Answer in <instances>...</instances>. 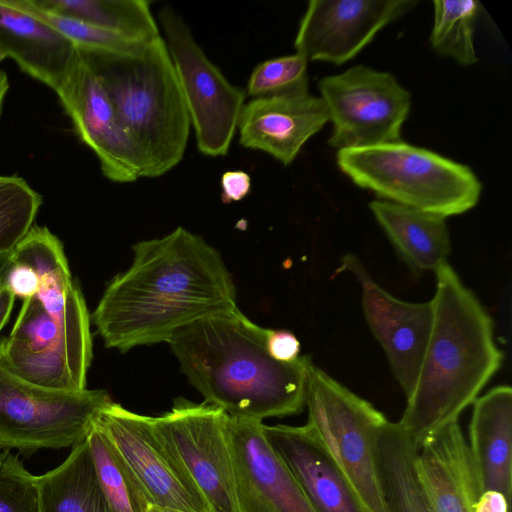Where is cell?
I'll return each mask as SVG.
<instances>
[{"label": "cell", "instance_id": "603a6c76", "mask_svg": "<svg viewBox=\"0 0 512 512\" xmlns=\"http://www.w3.org/2000/svg\"><path fill=\"white\" fill-rule=\"evenodd\" d=\"M38 480L41 512H112L99 487L86 438Z\"/></svg>", "mask_w": 512, "mask_h": 512}, {"label": "cell", "instance_id": "ac0fdd59", "mask_svg": "<svg viewBox=\"0 0 512 512\" xmlns=\"http://www.w3.org/2000/svg\"><path fill=\"white\" fill-rule=\"evenodd\" d=\"M415 468L432 512H475L479 488L458 421L416 447Z\"/></svg>", "mask_w": 512, "mask_h": 512}, {"label": "cell", "instance_id": "1f68e13d", "mask_svg": "<svg viewBox=\"0 0 512 512\" xmlns=\"http://www.w3.org/2000/svg\"><path fill=\"white\" fill-rule=\"evenodd\" d=\"M267 350L279 362H292L300 356V342L290 331L270 329Z\"/></svg>", "mask_w": 512, "mask_h": 512}, {"label": "cell", "instance_id": "5b68a950", "mask_svg": "<svg viewBox=\"0 0 512 512\" xmlns=\"http://www.w3.org/2000/svg\"><path fill=\"white\" fill-rule=\"evenodd\" d=\"M337 165L379 198L444 218L472 209L482 184L466 165L403 141L343 149Z\"/></svg>", "mask_w": 512, "mask_h": 512}, {"label": "cell", "instance_id": "4dcf8cb0", "mask_svg": "<svg viewBox=\"0 0 512 512\" xmlns=\"http://www.w3.org/2000/svg\"><path fill=\"white\" fill-rule=\"evenodd\" d=\"M6 286L14 296L27 299L37 294L40 281L35 270L27 263L12 258L4 280Z\"/></svg>", "mask_w": 512, "mask_h": 512}, {"label": "cell", "instance_id": "6da1fadb", "mask_svg": "<svg viewBox=\"0 0 512 512\" xmlns=\"http://www.w3.org/2000/svg\"><path fill=\"white\" fill-rule=\"evenodd\" d=\"M132 249V264L109 282L91 316L106 347L125 353L169 342L183 327L237 307L231 274L202 237L177 227Z\"/></svg>", "mask_w": 512, "mask_h": 512}, {"label": "cell", "instance_id": "30bf717a", "mask_svg": "<svg viewBox=\"0 0 512 512\" xmlns=\"http://www.w3.org/2000/svg\"><path fill=\"white\" fill-rule=\"evenodd\" d=\"M229 415L221 408L182 397L170 411L151 417L152 425L193 480L210 512H240Z\"/></svg>", "mask_w": 512, "mask_h": 512}, {"label": "cell", "instance_id": "4316f807", "mask_svg": "<svg viewBox=\"0 0 512 512\" xmlns=\"http://www.w3.org/2000/svg\"><path fill=\"white\" fill-rule=\"evenodd\" d=\"M41 196L15 176H0V254L12 253L34 226Z\"/></svg>", "mask_w": 512, "mask_h": 512}, {"label": "cell", "instance_id": "e575fe53", "mask_svg": "<svg viewBox=\"0 0 512 512\" xmlns=\"http://www.w3.org/2000/svg\"><path fill=\"white\" fill-rule=\"evenodd\" d=\"M14 300V294L6 286H2L0 288V331L9 319Z\"/></svg>", "mask_w": 512, "mask_h": 512}, {"label": "cell", "instance_id": "74e56055", "mask_svg": "<svg viewBox=\"0 0 512 512\" xmlns=\"http://www.w3.org/2000/svg\"><path fill=\"white\" fill-rule=\"evenodd\" d=\"M8 86H9V83H8L7 76L2 70H0V114H1L2 103L4 100L5 94L8 90Z\"/></svg>", "mask_w": 512, "mask_h": 512}, {"label": "cell", "instance_id": "2e32d148", "mask_svg": "<svg viewBox=\"0 0 512 512\" xmlns=\"http://www.w3.org/2000/svg\"><path fill=\"white\" fill-rule=\"evenodd\" d=\"M228 436L238 496L263 512H315L259 420L229 416Z\"/></svg>", "mask_w": 512, "mask_h": 512}, {"label": "cell", "instance_id": "7c38bea8", "mask_svg": "<svg viewBox=\"0 0 512 512\" xmlns=\"http://www.w3.org/2000/svg\"><path fill=\"white\" fill-rule=\"evenodd\" d=\"M415 5L413 0H311L294 40L296 53L341 65Z\"/></svg>", "mask_w": 512, "mask_h": 512}, {"label": "cell", "instance_id": "ffe728a7", "mask_svg": "<svg viewBox=\"0 0 512 512\" xmlns=\"http://www.w3.org/2000/svg\"><path fill=\"white\" fill-rule=\"evenodd\" d=\"M479 493L512 491V390L501 385L473 402L467 442Z\"/></svg>", "mask_w": 512, "mask_h": 512}, {"label": "cell", "instance_id": "7a4b0ae2", "mask_svg": "<svg viewBox=\"0 0 512 512\" xmlns=\"http://www.w3.org/2000/svg\"><path fill=\"white\" fill-rule=\"evenodd\" d=\"M269 331L235 307L183 327L168 343L205 402L231 417L262 421L303 411L312 363L307 355L292 362L273 359Z\"/></svg>", "mask_w": 512, "mask_h": 512}, {"label": "cell", "instance_id": "8992f818", "mask_svg": "<svg viewBox=\"0 0 512 512\" xmlns=\"http://www.w3.org/2000/svg\"><path fill=\"white\" fill-rule=\"evenodd\" d=\"M307 425L323 443L365 512H386L376 441L388 421L370 402L311 363L307 371Z\"/></svg>", "mask_w": 512, "mask_h": 512}, {"label": "cell", "instance_id": "f35d334b", "mask_svg": "<svg viewBox=\"0 0 512 512\" xmlns=\"http://www.w3.org/2000/svg\"><path fill=\"white\" fill-rule=\"evenodd\" d=\"M147 512H183V511L172 509V508H168V507H161V506H157V505H151L149 507V509L147 510Z\"/></svg>", "mask_w": 512, "mask_h": 512}, {"label": "cell", "instance_id": "d590c367", "mask_svg": "<svg viewBox=\"0 0 512 512\" xmlns=\"http://www.w3.org/2000/svg\"><path fill=\"white\" fill-rule=\"evenodd\" d=\"M12 253L0 254V288L4 286V280L11 261Z\"/></svg>", "mask_w": 512, "mask_h": 512}, {"label": "cell", "instance_id": "44dd1931", "mask_svg": "<svg viewBox=\"0 0 512 512\" xmlns=\"http://www.w3.org/2000/svg\"><path fill=\"white\" fill-rule=\"evenodd\" d=\"M369 208L391 243L415 269L435 271L447 262L450 251L444 217L386 200Z\"/></svg>", "mask_w": 512, "mask_h": 512}, {"label": "cell", "instance_id": "f546056e", "mask_svg": "<svg viewBox=\"0 0 512 512\" xmlns=\"http://www.w3.org/2000/svg\"><path fill=\"white\" fill-rule=\"evenodd\" d=\"M308 60L295 53L266 60L252 71L246 86V95L267 97L308 84Z\"/></svg>", "mask_w": 512, "mask_h": 512}, {"label": "cell", "instance_id": "d6986e66", "mask_svg": "<svg viewBox=\"0 0 512 512\" xmlns=\"http://www.w3.org/2000/svg\"><path fill=\"white\" fill-rule=\"evenodd\" d=\"M78 57V47L68 38L8 0H0V62L12 58L25 73L58 93Z\"/></svg>", "mask_w": 512, "mask_h": 512}, {"label": "cell", "instance_id": "9a60e30c", "mask_svg": "<svg viewBox=\"0 0 512 512\" xmlns=\"http://www.w3.org/2000/svg\"><path fill=\"white\" fill-rule=\"evenodd\" d=\"M329 121L321 97L308 84L293 90L254 98L245 103L238 122L239 142L290 165L305 143Z\"/></svg>", "mask_w": 512, "mask_h": 512}, {"label": "cell", "instance_id": "83f0119b", "mask_svg": "<svg viewBox=\"0 0 512 512\" xmlns=\"http://www.w3.org/2000/svg\"><path fill=\"white\" fill-rule=\"evenodd\" d=\"M8 1L14 7L37 17L78 47L124 53L133 51L145 43L133 41L81 20L44 11L31 4L29 0Z\"/></svg>", "mask_w": 512, "mask_h": 512}, {"label": "cell", "instance_id": "d6a6232c", "mask_svg": "<svg viewBox=\"0 0 512 512\" xmlns=\"http://www.w3.org/2000/svg\"><path fill=\"white\" fill-rule=\"evenodd\" d=\"M221 189L224 203L240 201L251 190V177L243 170L226 171L221 176Z\"/></svg>", "mask_w": 512, "mask_h": 512}, {"label": "cell", "instance_id": "cb8c5ba5", "mask_svg": "<svg viewBox=\"0 0 512 512\" xmlns=\"http://www.w3.org/2000/svg\"><path fill=\"white\" fill-rule=\"evenodd\" d=\"M44 11L81 20L137 42L160 36L147 0H29Z\"/></svg>", "mask_w": 512, "mask_h": 512}, {"label": "cell", "instance_id": "4fadbf2b", "mask_svg": "<svg viewBox=\"0 0 512 512\" xmlns=\"http://www.w3.org/2000/svg\"><path fill=\"white\" fill-rule=\"evenodd\" d=\"M57 94L79 137L97 156L107 179L123 184L145 177L143 155L121 126L100 80L80 52L66 84Z\"/></svg>", "mask_w": 512, "mask_h": 512}, {"label": "cell", "instance_id": "7402d4cb", "mask_svg": "<svg viewBox=\"0 0 512 512\" xmlns=\"http://www.w3.org/2000/svg\"><path fill=\"white\" fill-rule=\"evenodd\" d=\"M416 447L398 422L389 420L376 441V462L386 512H432L415 468Z\"/></svg>", "mask_w": 512, "mask_h": 512}, {"label": "cell", "instance_id": "ba28073f", "mask_svg": "<svg viewBox=\"0 0 512 512\" xmlns=\"http://www.w3.org/2000/svg\"><path fill=\"white\" fill-rule=\"evenodd\" d=\"M193 126L198 150L225 156L238 128L246 93L231 84L196 42L183 18L171 7L158 14Z\"/></svg>", "mask_w": 512, "mask_h": 512}, {"label": "cell", "instance_id": "8fae6325", "mask_svg": "<svg viewBox=\"0 0 512 512\" xmlns=\"http://www.w3.org/2000/svg\"><path fill=\"white\" fill-rule=\"evenodd\" d=\"M153 505L183 512H210L199 489L156 433L150 416L109 403L98 415Z\"/></svg>", "mask_w": 512, "mask_h": 512}, {"label": "cell", "instance_id": "9c48e42d", "mask_svg": "<svg viewBox=\"0 0 512 512\" xmlns=\"http://www.w3.org/2000/svg\"><path fill=\"white\" fill-rule=\"evenodd\" d=\"M329 121V146L339 150L400 141L411 96L390 73L360 64L318 82Z\"/></svg>", "mask_w": 512, "mask_h": 512}, {"label": "cell", "instance_id": "e0dca14e", "mask_svg": "<svg viewBox=\"0 0 512 512\" xmlns=\"http://www.w3.org/2000/svg\"><path fill=\"white\" fill-rule=\"evenodd\" d=\"M264 433L315 512H365L310 426L264 425Z\"/></svg>", "mask_w": 512, "mask_h": 512}, {"label": "cell", "instance_id": "52a82bcc", "mask_svg": "<svg viewBox=\"0 0 512 512\" xmlns=\"http://www.w3.org/2000/svg\"><path fill=\"white\" fill-rule=\"evenodd\" d=\"M102 389L62 391L32 384L0 364V450L29 457L85 440L111 403Z\"/></svg>", "mask_w": 512, "mask_h": 512}, {"label": "cell", "instance_id": "484cf974", "mask_svg": "<svg viewBox=\"0 0 512 512\" xmlns=\"http://www.w3.org/2000/svg\"><path fill=\"white\" fill-rule=\"evenodd\" d=\"M433 5L431 47L461 65L475 64L474 22L480 11V3L475 0H435Z\"/></svg>", "mask_w": 512, "mask_h": 512}, {"label": "cell", "instance_id": "d4e9b609", "mask_svg": "<svg viewBox=\"0 0 512 512\" xmlns=\"http://www.w3.org/2000/svg\"><path fill=\"white\" fill-rule=\"evenodd\" d=\"M86 442L99 487L111 511L147 512L153 505L149 496L97 420L87 434Z\"/></svg>", "mask_w": 512, "mask_h": 512}, {"label": "cell", "instance_id": "f1b7e54d", "mask_svg": "<svg viewBox=\"0 0 512 512\" xmlns=\"http://www.w3.org/2000/svg\"><path fill=\"white\" fill-rule=\"evenodd\" d=\"M0 512H41L38 476L8 450H0Z\"/></svg>", "mask_w": 512, "mask_h": 512}, {"label": "cell", "instance_id": "8d00e7d4", "mask_svg": "<svg viewBox=\"0 0 512 512\" xmlns=\"http://www.w3.org/2000/svg\"><path fill=\"white\" fill-rule=\"evenodd\" d=\"M240 512H263V510L250 500L238 496Z\"/></svg>", "mask_w": 512, "mask_h": 512}, {"label": "cell", "instance_id": "3957f363", "mask_svg": "<svg viewBox=\"0 0 512 512\" xmlns=\"http://www.w3.org/2000/svg\"><path fill=\"white\" fill-rule=\"evenodd\" d=\"M433 323L416 384L399 425L418 447L458 421L499 370L493 321L448 262L435 270Z\"/></svg>", "mask_w": 512, "mask_h": 512}, {"label": "cell", "instance_id": "5bb4252c", "mask_svg": "<svg viewBox=\"0 0 512 512\" xmlns=\"http://www.w3.org/2000/svg\"><path fill=\"white\" fill-rule=\"evenodd\" d=\"M348 271L361 287L363 312L383 348L393 373L408 397L419 374L433 323L432 301L411 303L390 295L369 275L360 260L346 255L338 272Z\"/></svg>", "mask_w": 512, "mask_h": 512}, {"label": "cell", "instance_id": "277c9868", "mask_svg": "<svg viewBox=\"0 0 512 512\" xmlns=\"http://www.w3.org/2000/svg\"><path fill=\"white\" fill-rule=\"evenodd\" d=\"M78 49L143 155L145 177H160L177 166L186 151L191 121L161 35L130 52Z\"/></svg>", "mask_w": 512, "mask_h": 512}, {"label": "cell", "instance_id": "836d02e7", "mask_svg": "<svg viewBox=\"0 0 512 512\" xmlns=\"http://www.w3.org/2000/svg\"><path fill=\"white\" fill-rule=\"evenodd\" d=\"M510 501L501 493L488 490L479 493L475 512H508Z\"/></svg>", "mask_w": 512, "mask_h": 512}]
</instances>
